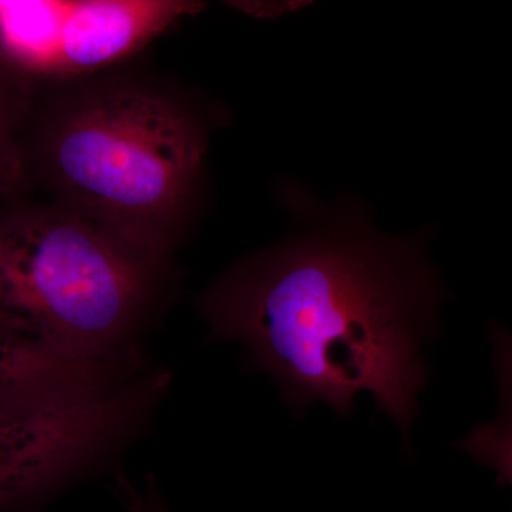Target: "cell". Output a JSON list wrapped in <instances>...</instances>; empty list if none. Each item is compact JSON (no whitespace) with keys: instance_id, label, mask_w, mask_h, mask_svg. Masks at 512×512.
Wrapping results in <instances>:
<instances>
[{"instance_id":"cell-1","label":"cell","mask_w":512,"mask_h":512,"mask_svg":"<svg viewBox=\"0 0 512 512\" xmlns=\"http://www.w3.org/2000/svg\"><path fill=\"white\" fill-rule=\"evenodd\" d=\"M426 244L340 215L245 259L198 308L211 338L242 343L293 413L322 402L348 416L367 392L407 437L446 299Z\"/></svg>"},{"instance_id":"cell-2","label":"cell","mask_w":512,"mask_h":512,"mask_svg":"<svg viewBox=\"0 0 512 512\" xmlns=\"http://www.w3.org/2000/svg\"><path fill=\"white\" fill-rule=\"evenodd\" d=\"M157 265L73 211L2 215L0 330L69 359L130 355Z\"/></svg>"},{"instance_id":"cell-3","label":"cell","mask_w":512,"mask_h":512,"mask_svg":"<svg viewBox=\"0 0 512 512\" xmlns=\"http://www.w3.org/2000/svg\"><path fill=\"white\" fill-rule=\"evenodd\" d=\"M202 160L200 131L173 101L140 89L100 93L63 117L49 168L73 212L160 262Z\"/></svg>"},{"instance_id":"cell-4","label":"cell","mask_w":512,"mask_h":512,"mask_svg":"<svg viewBox=\"0 0 512 512\" xmlns=\"http://www.w3.org/2000/svg\"><path fill=\"white\" fill-rule=\"evenodd\" d=\"M161 390L134 377L90 396L0 410V512H40L111 467Z\"/></svg>"},{"instance_id":"cell-5","label":"cell","mask_w":512,"mask_h":512,"mask_svg":"<svg viewBox=\"0 0 512 512\" xmlns=\"http://www.w3.org/2000/svg\"><path fill=\"white\" fill-rule=\"evenodd\" d=\"M201 6L202 0H67L57 74L109 66Z\"/></svg>"},{"instance_id":"cell-6","label":"cell","mask_w":512,"mask_h":512,"mask_svg":"<svg viewBox=\"0 0 512 512\" xmlns=\"http://www.w3.org/2000/svg\"><path fill=\"white\" fill-rule=\"evenodd\" d=\"M141 369L136 353L116 359H69L0 330V410L90 396L126 382Z\"/></svg>"},{"instance_id":"cell-7","label":"cell","mask_w":512,"mask_h":512,"mask_svg":"<svg viewBox=\"0 0 512 512\" xmlns=\"http://www.w3.org/2000/svg\"><path fill=\"white\" fill-rule=\"evenodd\" d=\"M66 2H0V67L32 76L57 74Z\"/></svg>"},{"instance_id":"cell-8","label":"cell","mask_w":512,"mask_h":512,"mask_svg":"<svg viewBox=\"0 0 512 512\" xmlns=\"http://www.w3.org/2000/svg\"><path fill=\"white\" fill-rule=\"evenodd\" d=\"M19 165L16 157L12 136V116L8 93L0 77V185H8L15 181Z\"/></svg>"},{"instance_id":"cell-9","label":"cell","mask_w":512,"mask_h":512,"mask_svg":"<svg viewBox=\"0 0 512 512\" xmlns=\"http://www.w3.org/2000/svg\"><path fill=\"white\" fill-rule=\"evenodd\" d=\"M119 500L127 512H171L154 478H147L141 487L128 484Z\"/></svg>"},{"instance_id":"cell-10","label":"cell","mask_w":512,"mask_h":512,"mask_svg":"<svg viewBox=\"0 0 512 512\" xmlns=\"http://www.w3.org/2000/svg\"><path fill=\"white\" fill-rule=\"evenodd\" d=\"M232 5L261 18H274L305 8L312 0H229Z\"/></svg>"},{"instance_id":"cell-11","label":"cell","mask_w":512,"mask_h":512,"mask_svg":"<svg viewBox=\"0 0 512 512\" xmlns=\"http://www.w3.org/2000/svg\"><path fill=\"white\" fill-rule=\"evenodd\" d=\"M0 2H3V0H0Z\"/></svg>"}]
</instances>
